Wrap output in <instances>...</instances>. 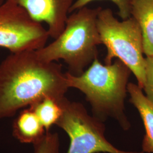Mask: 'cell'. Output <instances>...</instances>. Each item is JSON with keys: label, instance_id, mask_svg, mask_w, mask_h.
Wrapping results in <instances>:
<instances>
[{"label": "cell", "instance_id": "obj_9", "mask_svg": "<svg viewBox=\"0 0 153 153\" xmlns=\"http://www.w3.org/2000/svg\"><path fill=\"white\" fill-rule=\"evenodd\" d=\"M131 16L141 28L144 55L153 57V0H133Z\"/></svg>", "mask_w": 153, "mask_h": 153}, {"label": "cell", "instance_id": "obj_11", "mask_svg": "<svg viewBox=\"0 0 153 153\" xmlns=\"http://www.w3.org/2000/svg\"><path fill=\"white\" fill-rule=\"evenodd\" d=\"M29 107L37 116L46 131L56 124L62 114L59 103L49 98L43 99Z\"/></svg>", "mask_w": 153, "mask_h": 153}, {"label": "cell", "instance_id": "obj_1", "mask_svg": "<svg viewBox=\"0 0 153 153\" xmlns=\"http://www.w3.org/2000/svg\"><path fill=\"white\" fill-rule=\"evenodd\" d=\"M69 88L61 64L42 60L36 50L10 53L0 63V119L43 99L60 103Z\"/></svg>", "mask_w": 153, "mask_h": 153}, {"label": "cell", "instance_id": "obj_12", "mask_svg": "<svg viewBox=\"0 0 153 153\" xmlns=\"http://www.w3.org/2000/svg\"><path fill=\"white\" fill-rule=\"evenodd\" d=\"M33 145L34 153H60V138L57 133L46 131Z\"/></svg>", "mask_w": 153, "mask_h": 153}, {"label": "cell", "instance_id": "obj_3", "mask_svg": "<svg viewBox=\"0 0 153 153\" xmlns=\"http://www.w3.org/2000/svg\"><path fill=\"white\" fill-rule=\"evenodd\" d=\"M101 9L83 7L69 16L65 27L54 41L36 50L39 58L47 62L63 60L69 73L79 76L98 58L102 41L97 27Z\"/></svg>", "mask_w": 153, "mask_h": 153}, {"label": "cell", "instance_id": "obj_10", "mask_svg": "<svg viewBox=\"0 0 153 153\" xmlns=\"http://www.w3.org/2000/svg\"><path fill=\"white\" fill-rule=\"evenodd\" d=\"M44 126L30 107L25 108L18 115L13 126V134L23 143L38 142L45 133Z\"/></svg>", "mask_w": 153, "mask_h": 153}, {"label": "cell", "instance_id": "obj_15", "mask_svg": "<svg viewBox=\"0 0 153 153\" xmlns=\"http://www.w3.org/2000/svg\"><path fill=\"white\" fill-rule=\"evenodd\" d=\"M5 0H0V6L2 5L4 2H5Z\"/></svg>", "mask_w": 153, "mask_h": 153}, {"label": "cell", "instance_id": "obj_7", "mask_svg": "<svg viewBox=\"0 0 153 153\" xmlns=\"http://www.w3.org/2000/svg\"><path fill=\"white\" fill-rule=\"evenodd\" d=\"M23 8L35 22L48 26L49 37L57 38L65 27L74 0H5Z\"/></svg>", "mask_w": 153, "mask_h": 153}, {"label": "cell", "instance_id": "obj_6", "mask_svg": "<svg viewBox=\"0 0 153 153\" xmlns=\"http://www.w3.org/2000/svg\"><path fill=\"white\" fill-rule=\"evenodd\" d=\"M47 29L19 6L6 1L0 6V48L10 53L35 51L47 44Z\"/></svg>", "mask_w": 153, "mask_h": 153}, {"label": "cell", "instance_id": "obj_13", "mask_svg": "<svg viewBox=\"0 0 153 153\" xmlns=\"http://www.w3.org/2000/svg\"><path fill=\"white\" fill-rule=\"evenodd\" d=\"M94 1L98 0H76L74 2L71 6L70 13L76 11L83 7L88 5V4ZM115 4L118 9V16L122 20L126 19L131 17V3L133 0H108Z\"/></svg>", "mask_w": 153, "mask_h": 153}, {"label": "cell", "instance_id": "obj_14", "mask_svg": "<svg viewBox=\"0 0 153 153\" xmlns=\"http://www.w3.org/2000/svg\"><path fill=\"white\" fill-rule=\"evenodd\" d=\"M142 90L153 103V57H146L145 79Z\"/></svg>", "mask_w": 153, "mask_h": 153}, {"label": "cell", "instance_id": "obj_5", "mask_svg": "<svg viewBox=\"0 0 153 153\" xmlns=\"http://www.w3.org/2000/svg\"><path fill=\"white\" fill-rule=\"evenodd\" d=\"M59 104L62 114L56 125L69 137L66 153H144L115 147L105 137L104 121L90 115L82 103L66 97Z\"/></svg>", "mask_w": 153, "mask_h": 153}, {"label": "cell", "instance_id": "obj_2", "mask_svg": "<svg viewBox=\"0 0 153 153\" xmlns=\"http://www.w3.org/2000/svg\"><path fill=\"white\" fill-rule=\"evenodd\" d=\"M131 71L119 59L103 65L98 58L79 76L66 72L68 85L82 92L91 105L93 115L105 121L114 119L128 131L131 124L126 115L125 101Z\"/></svg>", "mask_w": 153, "mask_h": 153}, {"label": "cell", "instance_id": "obj_4", "mask_svg": "<svg viewBox=\"0 0 153 153\" xmlns=\"http://www.w3.org/2000/svg\"><path fill=\"white\" fill-rule=\"evenodd\" d=\"M97 23L102 44L107 48L105 64H111L114 59L121 61L130 69L142 89L145 79L146 57L142 33L137 21L131 16L119 21L111 9L101 7Z\"/></svg>", "mask_w": 153, "mask_h": 153}, {"label": "cell", "instance_id": "obj_8", "mask_svg": "<svg viewBox=\"0 0 153 153\" xmlns=\"http://www.w3.org/2000/svg\"><path fill=\"white\" fill-rule=\"evenodd\" d=\"M128 94L130 102L136 108L142 119L145 134L142 142V152L153 153V103L148 99L138 84L129 82Z\"/></svg>", "mask_w": 153, "mask_h": 153}]
</instances>
